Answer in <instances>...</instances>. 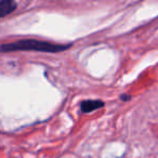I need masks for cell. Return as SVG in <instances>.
Returning a JSON list of instances; mask_svg holds the SVG:
<instances>
[{
	"label": "cell",
	"mask_w": 158,
	"mask_h": 158,
	"mask_svg": "<svg viewBox=\"0 0 158 158\" xmlns=\"http://www.w3.org/2000/svg\"><path fill=\"white\" fill-rule=\"evenodd\" d=\"M72 44H54L38 39H20L13 42L2 44L0 47L1 52H15V51H38L46 53H59L69 49Z\"/></svg>",
	"instance_id": "cell-1"
},
{
	"label": "cell",
	"mask_w": 158,
	"mask_h": 158,
	"mask_svg": "<svg viewBox=\"0 0 158 158\" xmlns=\"http://www.w3.org/2000/svg\"><path fill=\"white\" fill-rule=\"evenodd\" d=\"M120 100L121 101H123V102H127V101H130L131 100V95L130 94H126V93H123V94H120Z\"/></svg>",
	"instance_id": "cell-4"
},
{
	"label": "cell",
	"mask_w": 158,
	"mask_h": 158,
	"mask_svg": "<svg viewBox=\"0 0 158 158\" xmlns=\"http://www.w3.org/2000/svg\"><path fill=\"white\" fill-rule=\"evenodd\" d=\"M18 3L13 0H0V18L11 14L12 12L15 11Z\"/></svg>",
	"instance_id": "cell-3"
},
{
	"label": "cell",
	"mask_w": 158,
	"mask_h": 158,
	"mask_svg": "<svg viewBox=\"0 0 158 158\" xmlns=\"http://www.w3.org/2000/svg\"><path fill=\"white\" fill-rule=\"evenodd\" d=\"M104 106L105 103L102 100H85L80 103V110L84 114H89L100 108H103Z\"/></svg>",
	"instance_id": "cell-2"
}]
</instances>
